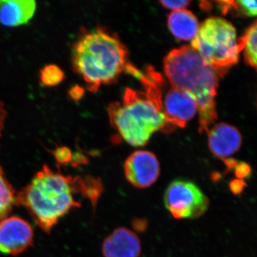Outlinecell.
<instances>
[{
	"mask_svg": "<svg viewBox=\"0 0 257 257\" xmlns=\"http://www.w3.org/2000/svg\"><path fill=\"white\" fill-rule=\"evenodd\" d=\"M246 187L247 184L243 179H234L230 181L229 183V190L236 196L241 194Z\"/></svg>",
	"mask_w": 257,
	"mask_h": 257,
	"instance_id": "cell-20",
	"label": "cell"
},
{
	"mask_svg": "<svg viewBox=\"0 0 257 257\" xmlns=\"http://www.w3.org/2000/svg\"><path fill=\"white\" fill-rule=\"evenodd\" d=\"M109 116L121 138L133 147L145 146L154 133L167 128L160 94L152 91L126 88L121 102L109 106Z\"/></svg>",
	"mask_w": 257,
	"mask_h": 257,
	"instance_id": "cell-4",
	"label": "cell"
},
{
	"mask_svg": "<svg viewBox=\"0 0 257 257\" xmlns=\"http://www.w3.org/2000/svg\"><path fill=\"white\" fill-rule=\"evenodd\" d=\"M234 171L236 178L243 179V180H244V179L249 178L252 172L251 166L243 162H239Z\"/></svg>",
	"mask_w": 257,
	"mask_h": 257,
	"instance_id": "cell-19",
	"label": "cell"
},
{
	"mask_svg": "<svg viewBox=\"0 0 257 257\" xmlns=\"http://www.w3.org/2000/svg\"><path fill=\"white\" fill-rule=\"evenodd\" d=\"M84 94V89L79 86H74L69 91V95L74 101H78Z\"/></svg>",
	"mask_w": 257,
	"mask_h": 257,
	"instance_id": "cell-22",
	"label": "cell"
},
{
	"mask_svg": "<svg viewBox=\"0 0 257 257\" xmlns=\"http://www.w3.org/2000/svg\"><path fill=\"white\" fill-rule=\"evenodd\" d=\"M239 40L245 61L257 71V20Z\"/></svg>",
	"mask_w": 257,
	"mask_h": 257,
	"instance_id": "cell-14",
	"label": "cell"
},
{
	"mask_svg": "<svg viewBox=\"0 0 257 257\" xmlns=\"http://www.w3.org/2000/svg\"><path fill=\"white\" fill-rule=\"evenodd\" d=\"M33 241V228L28 221L11 216L0 221V252L16 256L26 251Z\"/></svg>",
	"mask_w": 257,
	"mask_h": 257,
	"instance_id": "cell-8",
	"label": "cell"
},
{
	"mask_svg": "<svg viewBox=\"0 0 257 257\" xmlns=\"http://www.w3.org/2000/svg\"><path fill=\"white\" fill-rule=\"evenodd\" d=\"M40 78L44 86L54 87L64 80V74L58 66L48 64L40 70Z\"/></svg>",
	"mask_w": 257,
	"mask_h": 257,
	"instance_id": "cell-17",
	"label": "cell"
},
{
	"mask_svg": "<svg viewBox=\"0 0 257 257\" xmlns=\"http://www.w3.org/2000/svg\"><path fill=\"white\" fill-rule=\"evenodd\" d=\"M133 226L137 231H144L147 228V222L143 219H136L133 221Z\"/></svg>",
	"mask_w": 257,
	"mask_h": 257,
	"instance_id": "cell-23",
	"label": "cell"
},
{
	"mask_svg": "<svg viewBox=\"0 0 257 257\" xmlns=\"http://www.w3.org/2000/svg\"><path fill=\"white\" fill-rule=\"evenodd\" d=\"M218 4L224 13L233 10L240 16H257V1H224L219 2Z\"/></svg>",
	"mask_w": 257,
	"mask_h": 257,
	"instance_id": "cell-16",
	"label": "cell"
},
{
	"mask_svg": "<svg viewBox=\"0 0 257 257\" xmlns=\"http://www.w3.org/2000/svg\"><path fill=\"white\" fill-rule=\"evenodd\" d=\"M124 172L126 180L134 187L148 188L160 177V162L152 152L138 150L133 152L125 161Z\"/></svg>",
	"mask_w": 257,
	"mask_h": 257,
	"instance_id": "cell-9",
	"label": "cell"
},
{
	"mask_svg": "<svg viewBox=\"0 0 257 257\" xmlns=\"http://www.w3.org/2000/svg\"><path fill=\"white\" fill-rule=\"evenodd\" d=\"M53 154L57 162L61 165L68 164L72 159V152L66 147H57Z\"/></svg>",
	"mask_w": 257,
	"mask_h": 257,
	"instance_id": "cell-18",
	"label": "cell"
},
{
	"mask_svg": "<svg viewBox=\"0 0 257 257\" xmlns=\"http://www.w3.org/2000/svg\"><path fill=\"white\" fill-rule=\"evenodd\" d=\"M162 109L167 128H183L198 111L197 100L192 94L179 88L172 87L161 96Z\"/></svg>",
	"mask_w": 257,
	"mask_h": 257,
	"instance_id": "cell-7",
	"label": "cell"
},
{
	"mask_svg": "<svg viewBox=\"0 0 257 257\" xmlns=\"http://www.w3.org/2000/svg\"><path fill=\"white\" fill-rule=\"evenodd\" d=\"M36 9L34 0H0V23L10 28L26 25Z\"/></svg>",
	"mask_w": 257,
	"mask_h": 257,
	"instance_id": "cell-12",
	"label": "cell"
},
{
	"mask_svg": "<svg viewBox=\"0 0 257 257\" xmlns=\"http://www.w3.org/2000/svg\"><path fill=\"white\" fill-rule=\"evenodd\" d=\"M7 116V111L5 110L4 104L0 101V136L4 128L5 120Z\"/></svg>",
	"mask_w": 257,
	"mask_h": 257,
	"instance_id": "cell-24",
	"label": "cell"
},
{
	"mask_svg": "<svg viewBox=\"0 0 257 257\" xmlns=\"http://www.w3.org/2000/svg\"><path fill=\"white\" fill-rule=\"evenodd\" d=\"M167 25L172 35L182 41H192L200 26L197 17L185 9L172 12L167 19Z\"/></svg>",
	"mask_w": 257,
	"mask_h": 257,
	"instance_id": "cell-13",
	"label": "cell"
},
{
	"mask_svg": "<svg viewBox=\"0 0 257 257\" xmlns=\"http://www.w3.org/2000/svg\"><path fill=\"white\" fill-rule=\"evenodd\" d=\"M165 207L177 219H197L209 207V199L199 187L189 180L176 179L166 189Z\"/></svg>",
	"mask_w": 257,
	"mask_h": 257,
	"instance_id": "cell-6",
	"label": "cell"
},
{
	"mask_svg": "<svg viewBox=\"0 0 257 257\" xmlns=\"http://www.w3.org/2000/svg\"><path fill=\"white\" fill-rule=\"evenodd\" d=\"M72 60L74 71L91 92L114 82L130 64L127 51L118 37L99 28L79 36L72 48Z\"/></svg>",
	"mask_w": 257,
	"mask_h": 257,
	"instance_id": "cell-3",
	"label": "cell"
},
{
	"mask_svg": "<svg viewBox=\"0 0 257 257\" xmlns=\"http://www.w3.org/2000/svg\"><path fill=\"white\" fill-rule=\"evenodd\" d=\"M191 45L221 76L237 63L241 52L236 29L218 17H211L201 24Z\"/></svg>",
	"mask_w": 257,
	"mask_h": 257,
	"instance_id": "cell-5",
	"label": "cell"
},
{
	"mask_svg": "<svg viewBox=\"0 0 257 257\" xmlns=\"http://www.w3.org/2000/svg\"><path fill=\"white\" fill-rule=\"evenodd\" d=\"M209 150L217 158L224 160L239 151L242 137L239 130L226 123H219L208 132Z\"/></svg>",
	"mask_w": 257,
	"mask_h": 257,
	"instance_id": "cell-10",
	"label": "cell"
},
{
	"mask_svg": "<svg viewBox=\"0 0 257 257\" xmlns=\"http://www.w3.org/2000/svg\"><path fill=\"white\" fill-rule=\"evenodd\" d=\"M101 251L104 257H140L141 241L132 230L117 228L104 239Z\"/></svg>",
	"mask_w": 257,
	"mask_h": 257,
	"instance_id": "cell-11",
	"label": "cell"
},
{
	"mask_svg": "<svg viewBox=\"0 0 257 257\" xmlns=\"http://www.w3.org/2000/svg\"><path fill=\"white\" fill-rule=\"evenodd\" d=\"M92 184V177L66 176L44 165L16 194L15 205L25 207L39 227L50 233L61 218L81 207L74 195L80 194L88 199Z\"/></svg>",
	"mask_w": 257,
	"mask_h": 257,
	"instance_id": "cell-1",
	"label": "cell"
},
{
	"mask_svg": "<svg viewBox=\"0 0 257 257\" xmlns=\"http://www.w3.org/2000/svg\"><path fill=\"white\" fill-rule=\"evenodd\" d=\"M16 193L0 167V221L8 217L15 205Z\"/></svg>",
	"mask_w": 257,
	"mask_h": 257,
	"instance_id": "cell-15",
	"label": "cell"
},
{
	"mask_svg": "<svg viewBox=\"0 0 257 257\" xmlns=\"http://www.w3.org/2000/svg\"><path fill=\"white\" fill-rule=\"evenodd\" d=\"M160 3L162 6L167 9L176 11V10L185 9L190 4V2L184 1V0H182V1H161Z\"/></svg>",
	"mask_w": 257,
	"mask_h": 257,
	"instance_id": "cell-21",
	"label": "cell"
},
{
	"mask_svg": "<svg viewBox=\"0 0 257 257\" xmlns=\"http://www.w3.org/2000/svg\"><path fill=\"white\" fill-rule=\"evenodd\" d=\"M223 161H224L225 165H226V172H230V171L231 170H234L238 163H239L237 161L233 160V159H226V160Z\"/></svg>",
	"mask_w": 257,
	"mask_h": 257,
	"instance_id": "cell-25",
	"label": "cell"
},
{
	"mask_svg": "<svg viewBox=\"0 0 257 257\" xmlns=\"http://www.w3.org/2000/svg\"><path fill=\"white\" fill-rule=\"evenodd\" d=\"M164 69L172 86L195 98L199 133H208L209 126L217 119L215 97L221 74L191 46L171 51L164 61Z\"/></svg>",
	"mask_w": 257,
	"mask_h": 257,
	"instance_id": "cell-2",
	"label": "cell"
}]
</instances>
